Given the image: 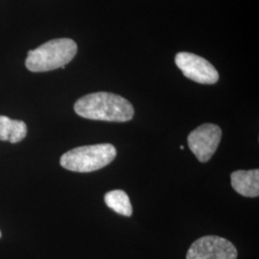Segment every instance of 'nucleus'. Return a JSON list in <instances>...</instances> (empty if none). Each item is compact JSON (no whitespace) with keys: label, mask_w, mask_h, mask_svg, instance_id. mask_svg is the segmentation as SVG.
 I'll return each instance as SVG.
<instances>
[{"label":"nucleus","mask_w":259,"mask_h":259,"mask_svg":"<svg viewBox=\"0 0 259 259\" xmlns=\"http://www.w3.org/2000/svg\"><path fill=\"white\" fill-rule=\"evenodd\" d=\"M26 135L27 126L23 121L13 120L0 115V140L18 143L25 139Z\"/></svg>","instance_id":"8"},{"label":"nucleus","mask_w":259,"mask_h":259,"mask_svg":"<svg viewBox=\"0 0 259 259\" xmlns=\"http://www.w3.org/2000/svg\"><path fill=\"white\" fill-rule=\"evenodd\" d=\"M74 111L83 118L108 122H127L132 120L135 114L134 107L127 99L104 92L81 97L75 103Z\"/></svg>","instance_id":"1"},{"label":"nucleus","mask_w":259,"mask_h":259,"mask_svg":"<svg viewBox=\"0 0 259 259\" xmlns=\"http://www.w3.org/2000/svg\"><path fill=\"white\" fill-rule=\"evenodd\" d=\"M0 237H1V232H0Z\"/></svg>","instance_id":"11"},{"label":"nucleus","mask_w":259,"mask_h":259,"mask_svg":"<svg viewBox=\"0 0 259 259\" xmlns=\"http://www.w3.org/2000/svg\"><path fill=\"white\" fill-rule=\"evenodd\" d=\"M105 203L108 207L123 216L130 217L133 214V206L129 196L123 190H111L104 197Z\"/></svg>","instance_id":"9"},{"label":"nucleus","mask_w":259,"mask_h":259,"mask_svg":"<svg viewBox=\"0 0 259 259\" xmlns=\"http://www.w3.org/2000/svg\"><path fill=\"white\" fill-rule=\"evenodd\" d=\"M221 139V128L212 123H205L197 127L188 135L187 143L197 159L204 163L215 154Z\"/></svg>","instance_id":"4"},{"label":"nucleus","mask_w":259,"mask_h":259,"mask_svg":"<svg viewBox=\"0 0 259 259\" xmlns=\"http://www.w3.org/2000/svg\"><path fill=\"white\" fill-rule=\"evenodd\" d=\"M235 246L223 237L206 235L195 241L186 253V259H237Z\"/></svg>","instance_id":"5"},{"label":"nucleus","mask_w":259,"mask_h":259,"mask_svg":"<svg viewBox=\"0 0 259 259\" xmlns=\"http://www.w3.org/2000/svg\"><path fill=\"white\" fill-rule=\"evenodd\" d=\"M78 47L71 38H55L28 52L25 65L32 72H47L70 63Z\"/></svg>","instance_id":"2"},{"label":"nucleus","mask_w":259,"mask_h":259,"mask_svg":"<svg viewBox=\"0 0 259 259\" xmlns=\"http://www.w3.org/2000/svg\"><path fill=\"white\" fill-rule=\"evenodd\" d=\"M184 149H185V147L182 145V146H181V150H184Z\"/></svg>","instance_id":"10"},{"label":"nucleus","mask_w":259,"mask_h":259,"mask_svg":"<svg viewBox=\"0 0 259 259\" xmlns=\"http://www.w3.org/2000/svg\"><path fill=\"white\" fill-rule=\"evenodd\" d=\"M232 188L244 197L256 198L259 196V170H237L231 175Z\"/></svg>","instance_id":"7"},{"label":"nucleus","mask_w":259,"mask_h":259,"mask_svg":"<svg viewBox=\"0 0 259 259\" xmlns=\"http://www.w3.org/2000/svg\"><path fill=\"white\" fill-rule=\"evenodd\" d=\"M175 62L183 74L196 83L213 84L219 80L217 69L200 56L189 52H180L176 55Z\"/></svg>","instance_id":"6"},{"label":"nucleus","mask_w":259,"mask_h":259,"mask_svg":"<svg viewBox=\"0 0 259 259\" xmlns=\"http://www.w3.org/2000/svg\"><path fill=\"white\" fill-rule=\"evenodd\" d=\"M116 154V149L110 143L81 146L65 153L60 163L66 170L89 173L109 165Z\"/></svg>","instance_id":"3"}]
</instances>
